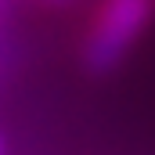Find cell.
I'll list each match as a JSON object with an SVG mask.
<instances>
[{"label":"cell","mask_w":155,"mask_h":155,"mask_svg":"<svg viewBox=\"0 0 155 155\" xmlns=\"http://www.w3.org/2000/svg\"><path fill=\"white\" fill-rule=\"evenodd\" d=\"M155 18V0H101L83 36V65L90 76H108L141 43Z\"/></svg>","instance_id":"obj_1"},{"label":"cell","mask_w":155,"mask_h":155,"mask_svg":"<svg viewBox=\"0 0 155 155\" xmlns=\"http://www.w3.org/2000/svg\"><path fill=\"white\" fill-rule=\"evenodd\" d=\"M0 155H4V141H0Z\"/></svg>","instance_id":"obj_2"}]
</instances>
